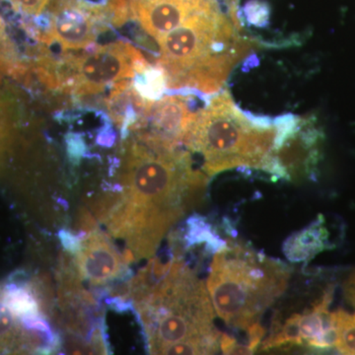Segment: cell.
<instances>
[{"label":"cell","instance_id":"6da1fadb","mask_svg":"<svg viewBox=\"0 0 355 355\" xmlns=\"http://www.w3.org/2000/svg\"><path fill=\"white\" fill-rule=\"evenodd\" d=\"M207 182L186 148L133 135L123 146L118 193L100 202L98 216L125 245L128 263L151 258L178 222L203 202Z\"/></svg>","mask_w":355,"mask_h":355},{"label":"cell","instance_id":"7a4b0ae2","mask_svg":"<svg viewBox=\"0 0 355 355\" xmlns=\"http://www.w3.org/2000/svg\"><path fill=\"white\" fill-rule=\"evenodd\" d=\"M151 354H214L220 350L207 286L181 254L153 258L125 286Z\"/></svg>","mask_w":355,"mask_h":355},{"label":"cell","instance_id":"3957f363","mask_svg":"<svg viewBox=\"0 0 355 355\" xmlns=\"http://www.w3.org/2000/svg\"><path fill=\"white\" fill-rule=\"evenodd\" d=\"M239 14L212 0L157 42L156 67L170 90L220 92L237 64L251 53L252 40L242 34Z\"/></svg>","mask_w":355,"mask_h":355},{"label":"cell","instance_id":"277c9868","mask_svg":"<svg viewBox=\"0 0 355 355\" xmlns=\"http://www.w3.org/2000/svg\"><path fill=\"white\" fill-rule=\"evenodd\" d=\"M275 137V120L245 113L225 90L198 110L184 146L209 177L241 168L268 173Z\"/></svg>","mask_w":355,"mask_h":355},{"label":"cell","instance_id":"5b68a950","mask_svg":"<svg viewBox=\"0 0 355 355\" xmlns=\"http://www.w3.org/2000/svg\"><path fill=\"white\" fill-rule=\"evenodd\" d=\"M291 275L286 263L230 240L214 254L207 289L217 316L247 331L284 294Z\"/></svg>","mask_w":355,"mask_h":355},{"label":"cell","instance_id":"8992f818","mask_svg":"<svg viewBox=\"0 0 355 355\" xmlns=\"http://www.w3.org/2000/svg\"><path fill=\"white\" fill-rule=\"evenodd\" d=\"M150 67L141 51L128 42L120 41L70 51L58 58L44 53L35 72L49 89L85 97L135 78Z\"/></svg>","mask_w":355,"mask_h":355},{"label":"cell","instance_id":"52a82bcc","mask_svg":"<svg viewBox=\"0 0 355 355\" xmlns=\"http://www.w3.org/2000/svg\"><path fill=\"white\" fill-rule=\"evenodd\" d=\"M275 121L277 137L268 174L294 183L315 178L324 139L316 118L286 114Z\"/></svg>","mask_w":355,"mask_h":355},{"label":"cell","instance_id":"ba28073f","mask_svg":"<svg viewBox=\"0 0 355 355\" xmlns=\"http://www.w3.org/2000/svg\"><path fill=\"white\" fill-rule=\"evenodd\" d=\"M110 23L106 6L86 0H57L40 41L64 51L85 50Z\"/></svg>","mask_w":355,"mask_h":355},{"label":"cell","instance_id":"9c48e42d","mask_svg":"<svg viewBox=\"0 0 355 355\" xmlns=\"http://www.w3.org/2000/svg\"><path fill=\"white\" fill-rule=\"evenodd\" d=\"M197 113L193 111L190 96H162L151 104L132 132L157 146L184 148V139Z\"/></svg>","mask_w":355,"mask_h":355},{"label":"cell","instance_id":"30bf717a","mask_svg":"<svg viewBox=\"0 0 355 355\" xmlns=\"http://www.w3.org/2000/svg\"><path fill=\"white\" fill-rule=\"evenodd\" d=\"M73 252L77 272L91 286H104L125 275L128 261L94 223L89 228Z\"/></svg>","mask_w":355,"mask_h":355},{"label":"cell","instance_id":"8fae6325","mask_svg":"<svg viewBox=\"0 0 355 355\" xmlns=\"http://www.w3.org/2000/svg\"><path fill=\"white\" fill-rule=\"evenodd\" d=\"M60 345L48 321L34 323L15 314L2 297L0 286V354L53 352Z\"/></svg>","mask_w":355,"mask_h":355},{"label":"cell","instance_id":"7c38bea8","mask_svg":"<svg viewBox=\"0 0 355 355\" xmlns=\"http://www.w3.org/2000/svg\"><path fill=\"white\" fill-rule=\"evenodd\" d=\"M210 1L212 0H132V18L157 43ZM221 1L225 3L224 0Z\"/></svg>","mask_w":355,"mask_h":355},{"label":"cell","instance_id":"4fadbf2b","mask_svg":"<svg viewBox=\"0 0 355 355\" xmlns=\"http://www.w3.org/2000/svg\"><path fill=\"white\" fill-rule=\"evenodd\" d=\"M153 102L142 96L130 79H125L112 86L106 106L112 121L125 133L135 130Z\"/></svg>","mask_w":355,"mask_h":355},{"label":"cell","instance_id":"5bb4252c","mask_svg":"<svg viewBox=\"0 0 355 355\" xmlns=\"http://www.w3.org/2000/svg\"><path fill=\"white\" fill-rule=\"evenodd\" d=\"M333 293L324 292L308 312L301 314L300 331L304 345L314 349L326 350L335 347L336 334L329 307Z\"/></svg>","mask_w":355,"mask_h":355},{"label":"cell","instance_id":"9a60e30c","mask_svg":"<svg viewBox=\"0 0 355 355\" xmlns=\"http://www.w3.org/2000/svg\"><path fill=\"white\" fill-rule=\"evenodd\" d=\"M329 232L323 217L292 234L284 245V253L293 263L307 261L329 247Z\"/></svg>","mask_w":355,"mask_h":355},{"label":"cell","instance_id":"2e32d148","mask_svg":"<svg viewBox=\"0 0 355 355\" xmlns=\"http://www.w3.org/2000/svg\"><path fill=\"white\" fill-rule=\"evenodd\" d=\"M17 102L12 95L0 92V174L12 153L19 120Z\"/></svg>","mask_w":355,"mask_h":355},{"label":"cell","instance_id":"e0dca14e","mask_svg":"<svg viewBox=\"0 0 355 355\" xmlns=\"http://www.w3.org/2000/svg\"><path fill=\"white\" fill-rule=\"evenodd\" d=\"M301 314L295 313L286 320V323L279 326L277 324L272 328V334L263 343L261 349L268 350L275 347H286V345H303L302 336L300 331Z\"/></svg>","mask_w":355,"mask_h":355},{"label":"cell","instance_id":"ac0fdd59","mask_svg":"<svg viewBox=\"0 0 355 355\" xmlns=\"http://www.w3.org/2000/svg\"><path fill=\"white\" fill-rule=\"evenodd\" d=\"M335 329V347L340 354L355 355V314L343 310L331 313Z\"/></svg>","mask_w":355,"mask_h":355},{"label":"cell","instance_id":"d6986e66","mask_svg":"<svg viewBox=\"0 0 355 355\" xmlns=\"http://www.w3.org/2000/svg\"><path fill=\"white\" fill-rule=\"evenodd\" d=\"M0 71L13 77H21L27 67L21 62L12 40L7 34L6 25L0 17Z\"/></svg>","mask_w":355,"mask_h":355},{"label":"cell","instance_id":"ffe728a7","mask_svg":"<svg viewBox=\"0 0 355 355\" xmlns=\"http://www.w3.org/2000/svg\"><path fill=\"white\" fill-rule=\"evenodd\" d=\"M6 2L16 12L27 16H39L53 0H0Z\"/></svg>","mask_w":355,"mask_h":355},{"label":"cell","instance_id":"44dd1931","mask_svg":"<svg viewBox=\"0 0 355 355\" xmlns=\"http://www.w3.org/2000/svg\"><path fill=\"white\" fill-rule=\"evenodd\" d=\"M244 14L246 16V19L251 24L260 26L268 21L270 10H268V6L266 2L260 1V0H252V1L248 2L245 6Z\"/></svg>","mask_w":355,"mask_h":355},{"label":"cell","instance_id":"7402d4cb","mask_svg":"<svg viewBox=\"0 0 355 355\" xmlns=\"http://www.w3.org/2000/svg\"><path fill=\"white\" fill-rule=\"evenodd\" d=\"M220 350L223 354H253L249 345L239 343L234 336L222 334L220 336Z\"/></svg>","mask_w":355,"mask_h":355},{"label":"cell","instance_id":"603a6c76","mask_svg":"<svg viewBox=\"0 0 355 355\" xmlns=\"http://www.w3.org/2000/svg\"><path fill=\"white\" fill-rule=\"evenodd\" d=\"M345 294L350 304L355 308V272H352L345 282Z\"/></svg>","mask_w":355,"mask_h":355},{"label":"cell","instance_id":"cb8c5ba5","mask_svg":"<svg viewBox=\"0 0 355 355\" xmlns=\"http://www.w3.org/2000/svg\"><path fill=\"white\" fill-rule=\"evenodd\" d=\"M225 1L227 2L229 6L238 7V1L239 0H225Z\"/></svg>","mask_w":355,"mask_h":355}]
</instances>
